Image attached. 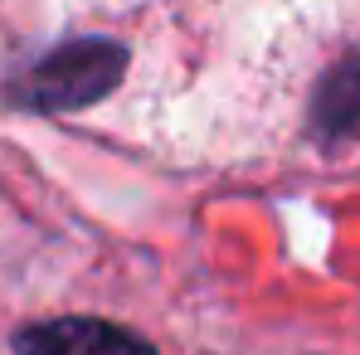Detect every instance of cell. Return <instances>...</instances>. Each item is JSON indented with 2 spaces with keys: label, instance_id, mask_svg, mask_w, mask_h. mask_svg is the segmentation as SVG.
Wrapping results in <instances>:
<instances>
[{
  "label": "cell",
  "instance_id": "3957f363",
  "mask_svg": "<svg viewBox=\"0 0 360 355\" xmlns=\"http://www.w3.org/2000/svg\"><path fill=\"white\" fill-rule=\"evenodd\" d=\"M311 131L321 141H341L360 131V59L336 63L311 93Z\"/></svg>",
  "mask_w": 360,
  "mask_h": 355
},
{
  "label": "cell",
  "instance_id": "6da1fadb",
  "mask_svg": "<svg viewBox=\"0 0 360 355\" xmlns=\"http://www.w3.org/2000/svg\"><path fill=\"white\" fill-rule=\"evenodd\" d=\"M127 49L112 39H68L49 49L39 63H30L15 83L10 98L30 112H78L98 98H108L122 83Z\"/></svg>",
  "mask_w": 360,
  "mask_h": 355
},
{
  "label": "cell",
  "instance_id": "7a4b0ae2",
  "mask_svg": "<svg viewBox=\"0 0 360 355\" xmlns=\"http://www.w3.org/2000/svg\"><path fill=\"white\" fill-rule=\"evenodd\" d=\"M15 355H156L136 331L98 321V316H59L25 326L15 336Z\"/></svg>",
  "mask_w": 360,
  "mask_h": 355
}]
</instances>
